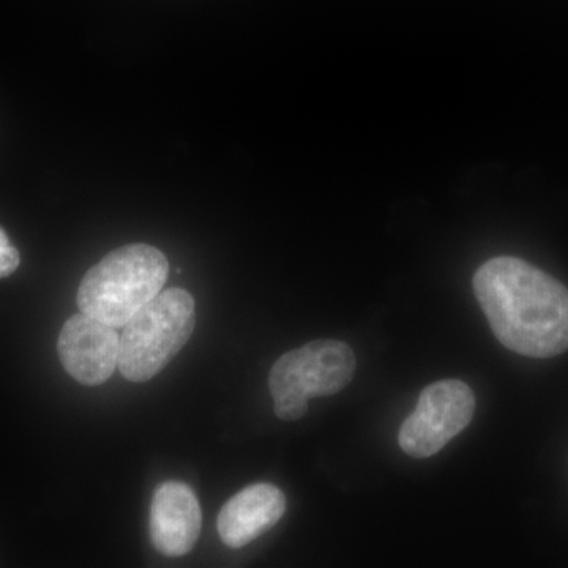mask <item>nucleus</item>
<instances>
[{"label": "nucleus", "mask_w": 568, "mask_h": 568, "mask_svg": "<svg viewBox=\"0 0 568 568\" xmlns=\"http://www.w3.org/2000/svg\"><path fill=\"white\" fill-rule=\"evenodd\" d=\"M474 294L507 349L549 358L568 349V290L519 257L487 261L474 275Z\"/></svg>", "instance_id": "1"}, {"label": "nucleus", "mask_w": 568, "mask_h": 568, "mask_svg": "<svg viewBox=\"0 0 568 568\" xmlns=\"http://www.w3.org/2000/svg\"><path fill=\"white\" fill-rule=\"evenodd\" d=\"M170 264L155 246H121L89 268L78 290L84 315L123 327L130 317L163 291Z\"/></svg>", "instance_id": "2"}, {"label": "nucleus", "mask_w": 568, "mask_h": 568, "mask_svg": "<svg viewBox=\"0 0 568 568\" xmlns=\"http://www.w3.org/2000/svg\"><path fill=\"white\" fill-rule=\"evenodd\" d=\"M196 308L192 294L179 287L162 291L123 325L119 369L132 383H148L192 338Z\"/></svg>", "instance_id": "3"}, {"label": "nucleus", "mask_w": 568, "mask_h": 568, "mask_svg": "<svg viewBox=\"0 0 568 568\" xmlns=\"http://www.w3.org/2000/svg\"><path fill=\"white\" fill-rule=\"evenodd\" d=\"M354 372L353 349L338 339H317L282 355L268 376L276 417L298 420L310 398L338 394L349 386Z\"/></svg>", "instance_id": "4"}, {"label": "nucleus", "mask_w": 568, "mask_h": 568, "mask_svg": "<svg viewBox=\"0 0 568 568\" xmlns=\"http://www.w3.org/2000/svg\"><path fill=\"white\" fill-rule=\"evenodd\" d=\"M474 413L476 395L466 383L432 384L422 390L416 410L399 428V447L413 458L433 457L470 424Z\"/></svg>", "instance_id": "5"}, {"label": "nucleus", "mask_w": 568, "mask_h": 568, "mask_svg": "<svg viewBox=\"0 0 568 568\" xmlns=\"http://www.w3.org/2000/svg\"><path fill=\"white\" fill-rule=\"evenodd\" d=\"M121 335L115 327L80 313L63 324L58 353L63 368L82 386H102L119 366Z\"/></svg>", "instance_id": "6"}, {"label": "nucleus", "mask_w": 568, "mask_h": 568, "mask_svg": "<svg viewBox=\"0 0 568 568\" xmlns=\"http://www.w3.org/2000/svg\"><path fill=\"white\" fill-rule=\"evenodd\" d=\"M203 526L200 500L182 481H166L156 488L149 514L153 547L168 558L192 551Z\"/></svg>", "instance_id": "7"}, {"label": "nucleus", "mask_w": 568, "mask_h": 568, "mask_svg": "<svg viewBox=\"0 0 568 568\" xmlns=\"http://www.w3.org/2000/svg\"><path fill=\"white\" fill-rule=\"evenodd\" d=\"M286 511V496L271 484H254L224 504L216 519L220 538L239 549L274 528Z\"/></svg>", "instance_id": "8"}, {"label": "nucleus", "mask_w": 568, "mask_h": 568, "mask_svg": "<svg viewBox=\"0 0 568 568\" xmlns=\"http://www.w3.org/2000/svg\"><path fill=\"white\" fill-rule=\"evenodd\" d=\"M21 257L18 250L11 244L9 235L0 227V278L10 276L20 267Z\"/></svg>", "instance_id": "9"}]
</instances>
